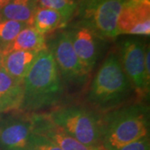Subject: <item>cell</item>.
I'll use <instances>...</instances> for the list:
<instances>
[{
	"label": "cell",
	"instance_id": "1",
	"mask_svg": "<svg viewBox=\"0 0 150 150\" xmlns=\"http://www.w3.org/2000/svg\"><path fill=\"white\" fill-rule=\"evenodd\" d=\"M64 82L51 52L38 53L23 79V98L19 110L35 112L57 105L64 95Z\"/></svg>",
	"mask_w": 150,
	"mask_h": 150
},
{
	"label": "cell",
	"instance_id": "2",
	"mask_svg": "<svg viewBox=\"0 0 150 150\" xmlns=\"http://www.w3.org/2000/svg\"><path fill=\"white\" fill-rule=\"evenodd\" d=\"M134 92L116 53H111L103 61L92 81L88 100L103 112H109L122 105Z\"/></svg>",
	"mask_w": 150,
	"mask_h": 150
},
{
	"label": "cell",
	"instance_id": "3",
	"mask_svg": "<svg viewBox=\"0 0 150 150\" xmlns=\"http://www.w3.org/2000/svg\"><path fill=\"white\" fill-rule=\"evenodd\" d=\"M101 118L102 147L116 150L149 136L147 108L141 104L117 108Z\"/></svg>",
	"mask_w": 150,
	"mask_h": 150
},
{
	"label": "cell",
	"instance_id": "4",
	"mask_svg": "<svg viewBox=\"0 0 150 150\" xmlns=\"http://www.w3.org/2000/svg\"><path fill=\"white\" fill-rule=\"evenodd\" d=\"M44 115L55 126L82 144L102 147L101 118L94 111L73 105L55 108Z\"/></svg>",
	"mask_w": 150,
	"mask_h": 150
},
{
	"label": "cell",
	"instance_id": "5",
	"mask_svg": "<svg viewBox=\"0 0 150 150\" xmlns=\"http://www.w3.org/2000/svg\"><path fill=\"white\" fill-rule=\"evenodd\" d=\"M125 0H79L74 27L88 28L98 38L118 36L117 24Z\"/></svg>",
	"mask_w": 150,
	"mask_h": 150
},
{
	"label": "cell",
	"instance_id": "6",
	"mask_svg": "<svg viewBox=\"0 0 150 150\" xmlns=\"http://www.w3.org/2000/svg\"><path fill=\"white\" fill-rule=\"evenodd\" d=\"M47 47L54 57L62 80L75 85L84 83L89 74L83 69L75 54L69 30L57 33L47 42Z\"/></svg>",
	"mask_w": 150,
	"mask_h": 150
},
{
	"label": "cell",
	"instance_id": "7",
	"mask_svg": "<svg viewBox=\"0 0 150 150\" xmlns=\"http://www.w3.org/2000/svg\"><path fill=\"white\" fill-rule=\"evenodd\" d=\"M145 44L136 39L123 42L120 51V62L130 81L134 91L139 97L146 96L149 91L150 75L145 69Z\"/></svg>",
	"mask_w": 150,
	"mask_h": 150
},
{
	"label": "cell",
	"instance_id": "8",
	"mask_svg": "<svg viewBox=\"0 0 150 150\" xmlns=\"http://www.w3.org/2000/svg\"><path fill=\"white\" fill-rule=\"evenodd\" d=\"M118 35L149 36L150 0H125L117 24Z\"/></svg>",
	"mask_w": 150,
	"mask_h": 150
},
{
	"label": "cell",
	"instance_id": "9",
	"mask_svg": "<svg viewBox=\"0 0 150 150\" xmlns=\"http://www.w3.org/2000/svg\"><path fill=\"white\" fill-rule=\"evenodd\" d=\"M32 135L30 116L6 118L0 122V150H28Z\"/></svg>",
	"mask_w": 150,
	"mask_h": 150
},
{
	"label": "cell",
	"instance_id": "10",
	"mask_svg": "<svg viewBox=\"0 0 150 150\" xmlns=\"http://www.w3.org/2000/svg\"><path fill=\"white\" fill-rule=\"evenodd\" d=\"M30 119L33 134L52 141L62 150H104L102 147H91L80 143L51 123L44 113L30 115Z\"/></svg>",
	"mask_w": 150,
	"mask_h": 150
},
{
	"label": "cell",
	"instance_id": "11",
	"mask_svg": "<svg viewBox=\"0 0 150 150\" xmlns=\"http://www.w3.org/2000/svg\"><path fill=\"white\" fill-rule=\"evenodd\" d=\"M69 31L75 54L83 69L90 74L96 64L98 55L96 37L86 28L74 27Z\"/></svg>",
	"mask_w": 150,
	"mask_h": 150
},
{
	"label": "cell",
	"instance_id": "12",
	"mask_svg": "<svg viewBox=\"0 0 150 150\" xmlns=\"http://www.w3.org/2000/svg\"><path fill=\"white\" fill-rule=\"evenodd\" d=\"M23 98V80L17 79L0 68V114L20 109Z\"/></svg>",
	"mask_w": 150,
	"mask_h": 150
},
{
	"label": "cell",
	"instance_id": "13",
	"mask_svg": "<svg viewBox=\"0 0 150 150\" xmlns=\"http://www.w3.org/2000/svg\"><path fill=\"white\" fill-rule=\"evenodd\" d=\"M38 54L32 51H14L2 54L0 68L11 77L23 80Z\"/></svg>",
	"mask_w": 150,
	"mask_h": 150
},
{
	"label": "cell",
	"instance_id": "14",
	"mask_svg": "<svg viewBox=\"0 0 150 150\" xmlns=\"http://www.w3.org/2000/svg\"><path fill=\"white\" fill-rule=\"evenodd\" d=\"M48 49L45 35L37 32L30 26L24 28L13 41L2 50V54L14 51H32L40 53Z\"/></svg>",
	"mask_w": 150,
	"mask_h": 150
},
{
	"label": "cell",
	"instance_id": "15",
	"mask_svg": "<svg viewBox=\"0 0 150 150\" xmlns=\"http://www.w3.org/2000/svg\"><path fill=\"white\" fill-rule=\"evenodd\" d=\"M37 0H10L0 11V20H13L32 26Z\"/></svg>",
	"mask_w": 150,
	"mask_h": 150
},
{
	"label": "cell",
	"instance_id": "16",
	"mask_svg": "<svg viewBox=\"0 0 150 150\" xmlns=\"http://www.w3.org/2000/svg\"><path fill=\"white\" fill-rule=\"evenodd\" d=\"M66 26L63 17L56 11L38 7L33 18L32 26L37 32L43 35Z\"/></svg>",
	"mask_w": 150,
	"mask_h": 150
},
{
	"label": "cell",
	"instance_id": "17",
	"mask_svg": "<svg viewBox=\"0 0 150 150\" xmlns=\"http://www.w3.org/2000/svg\"><path fill=\"white\" fill-rule=\"evenodd\" d=\"M38 7L46 8L58 12L67 25L75 13L77 2L75 0H37Z\"/></svg>",
	"mask_w": 150,
	"mask_h": 150
},
{
	"label": "cell",
	"instance_id": "18",
	"mask_svg": "<svg viewBox=\"0 0 150 150\" xmlns=\"http://www.w3.org/2000/svg\"><path fill=\"white\" fill-rule=\"evenodd\" d=\"M26 23L13 20H0V48L3 50L18 36Z\"/></svg>",
	"mask_w": 150,
	"mask_h": 150
},
{
	"label": "cell",
	"instance_id": "19",
	"mask_svg": "<svg viewBox=\"0 0 150 150\" xmlns=\"http://www.w3.org/2000/svg\"><path fill=\"white\" fill-rule=\"evenodd\" d=\"M28 150H62L52 141L33 133Z\"/></svg>",
	"mask_w": 150,
	"mask_h": 150
},
{
	"label": "cell",
	"instance_id": "20",
	"mask_svg": "<svg viewBox=\"0 0 150 150\" xmlns=\"http://www.w3.org/2000/svg\"><path fill=\"white\" fill-rule=\"evenodd\" d=\"M116 150H150L149 137L146 136L143 139L124 145Z\"/></svg>",
	"mask_w": 150,
	"mask_h": 150
},
{
	"label": "cell",
	"instance_id": "21",
	"mask_svg": "<svg viewBox=\"0 0 150 150\" xmlns=\"http://www.w3.org/2000/svg\"><path fill=\"white\" fill-rule=\"evenodd\" d=\"M9 1L10 0H0V11L9 3Z\"/></svg>",
	"mask_w": 150,
	"mask_h": 150
},
{
	"label": "cell",
	"instance_id": "22",
	"mask_svg": "<svg viewBox=\"0 0 150 150\" xmlns=\"http://www.w3.org/2000/svg\"><path fill=\"white\" fill-rule=\"evenodd\" d=\"M1 57H2V49L0 48V60H1Z\"/></svg>",
	"mask_w": 150,
	"mask_h": 150
},
{
	"label": "cell",
	"instance_id": "23",
	"mask_svg": "<svg viewBox=\"0 0 150 150\" xmlns=\"http://www.w3.org/2000/svg\"><path fill=\"white\" fill-rule=\"evenodd\" d=\"M75 1H76V2H78V1H79V0H75Z\"/></svg>",
	"mask_w": 150,
	"mask_h": 150
}]
</instances>
